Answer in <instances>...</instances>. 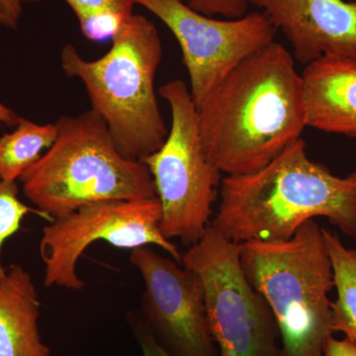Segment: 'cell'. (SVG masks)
<instances>
[{"mask_svg": "<svg viewBox=\"0 0 356 356\" xmlns=\"http://www.w3.org/2000/svg\"><path fill=\"white\" fill-rule=\"evenodd\" d=\"M206 158L229 177L261 170L307 127L303 76L283 44L243 60L197 107Z\"/></svg>", "mask_w": 356, "mask_h": 356, "instance_id": "6da1fadb", "label": "cell"}, {"mask_svg": "<svg viewBox=\"0 0 356 356\" xmlns=\"http://www.w3.org/2000/svg\"><path fill=\"white\" fill-rule=\"evenodd\" d=\"M316 217L356 238V170L339 177L309 159L300 138L250 175L222 177L210 226L227 240L280 242Z\"/></svg>", "mask_w": 356, "mask_h": 356, "instance_id": "7a4b0ae2", "label": "cell"}, {"mask_svg": "<svg viewBox=\"0 0 356 356\" xmlns=\"http://www.w3.org/2000/svg\"><path fill=\"white\" fill-rule=\"evenodd\" d=\"M163 57L159 33L146 16L133 14L102 58L86 60L72 44L60 51V67L79 79L91 107L106 123L119 153L140 161L158 151L168 137L154 90Z\"/></svg>", "mask_w": 356, "mask_h": 356, "instance_id": "3957f363", "label": "cell"}, {"mask_svg": "<svg viewBox=\"0 0 356 356\" xmlns=\"http://www.w3.org/2000/svg\"><path fill=\"white\" fill-rule=\"evenodd\" d=\"M51 147L19 178L26 197L50 220L88 204L156 197L143 161L124 158L95 110L56 122Z\"/></svg>", "mask_w": 356, "mask_h": 356, "instance_id": "277c9868", "label": "cell"}, {"mask_svg": "<svg viewBox=\"0 0 356 356\" xmlns=\"http://www.w3.org/2000/svg\"><path fill=\"white\" fill-rule=\"evenodd\" d=\"M243 273L273 311L282 356H324L332 336L334 271L323 229L307 221L287 241L240 243Z\"/></svg>", "mask_w": 356, "mask_h": 356, "instance_id": "5b68a950", "label": "cell"}, {"mask_svg": "<svg viewBox=\"0 0 356 356\" xmlns=\"http://www.w3.org/2000/svg\"><path fill=\"white\" fill-rule=\"evenodd\" d=\"M159 95L170 104L172 124L163 146L142 161L163 210L161 233L191 248L209 226L222 172L204 153L197 107L184 81L163 84Z\"/></svg>", "mask_w": 356, "mask_h": 356, "instance_id": "8992f818", "label": "cell"}, {"mask_svg": "<svg viewBox=\"0 0 356 356\" xmlns=\"http://www.w3.org/2000/svg\"><path fill=\"white\" fill-rule=\"evenodd\" d=\"M180 264L202 283L211 334L220 356H282L277 323L243 273L240 243L208 226Z\"/></svg>", "mask_w": 356, "mask_h": 356, "instance_id": "52a82bcc", "label": "cell"}, {"mask_svg": "<svg viewBox=\"0 0 356 356\" xmlns=\"http://www.w3.org/2000/svg\"><path fill=\"white\" fill-rule=\"evenodd\" d=\"M161 218L156 197L88 204L55 218L44 227L40 242L44 286L83 289L86 282L76 273L77 262L97 241L130 250L158 245L180 264L182 254L161 233Z\"/></svg>", "mask_w": 356, "mask_h": 356, "instance_id": "ba28073f", "label": "cell"}, {"mask_svg": "<svg viewBox=\"0 0 356 356\" xmlns=\"http://www.w3.org/2000/svg\"><path fill=\"white\" fill-rule=\"evenodd\" d=\"M172 31L182 51L196 107L245 58L273 43L278 30L262 11L219 20L182 0H132Z\"/></svg>", "mask_w": 356, "mask_h": 356, "instance_id": "9c48e42d", "label": "cell"}, {"mask_svg": "<svg viewBox=\"0 0 356 356\" xmlns=\"http://www.w3.org/2000/svg\"><path fill=\"white\" fill-rule=\"evenodd\" d=\"M130 262L145 283L140 317L156 341L172 356H220L198 276L149 247L134 248Z\"/></svg>", "mask_w": 356, "mask_h": 356, "instance_id": "30bf717a", "label": "cell"}, {"mask_svg": "<svg viewBox=\"0 0 356 356\" xmlns=\"http://www.w3.org/2000/svg\"><path fill=\"white\" fill-rule=\"evenodd\" d=\"M266 14L305 65L325 57L356 62V2L248 0Z\"/></svg>", "mask_w": 356, "mask_h": 356, "instance_id": "8fae6325", "label": "cell"}, {"mask_svg": "<svg viewBox=\"0 0 356 356\" xmlns=\"http://www.w3.org/2000/svg\"><path fill=\"white\" fill-rule=\"evenodd\" d=\"M307 127L356 139V62L325 57L303 74Z\"/></svg>", "mask_w": 356, "mask_h": 356, "instance_id": "7c38bea8", "label": "cell"}, {"mask_svg": "<svg viewBox=\"0 0 356 356\" xmlns=\"http://www.w3.org/2000/svg\"><path fill=\"white\" fill-rule=\"evenodd\" d=\"M38 292L23 267L11 266L0 277V356H51L39 331Z\"/></svg>", "mask_w": 356, "mask_h": 356, "instance_id": "4fadbf2b", "label": "cell"}, {"mask_svg": "<svg viewBox=\"0 0 356 356\" xmlns=\"http://www.w3.org/2000/svg\"><path fill=\"white\" fill-rule=\"evenodd\" d=\"M13 132L0 137V178L17 181L56 140L58 128L55 124H37L19 118Z\"/></svg>", "mask_w": 356, "mask_h": 356, "instance_id": "5bb4252c", "label": "cell"}, {"mask_svg": "<svg viewBox=\"0 0 356 356\" xmlns=\"http://www.w3.org/2000/svg\"><path fill=\"white\" fill-rule=\"evenodd\" d=\"M334 271L336 301L332 302V327L356 341V250L348 248L336 233L323 229Z\"/></svg>", "mask_w": 356, "mask_h": 356, "instance_id": "9a60e30c", "label": "cell"}, {"mask_svg": "<svg viewBox=\"0 0 356 356\" xmlns=\"http://www.w3.org/2000/svg\"><path fill=\"white\" fill-rule=\"evenodd\" d=\"M18 193L17 181H6L0 178V277L6 271L1 264V250L4 243L19 231L23 220L30 213L48 218L41 211L28 207L18 197Z\"/></svg>", "mask_w": 356, "mask_h": 356, "instance_id": "2e32d148", "label": "cell"}, {"mask_svg": "<svg viewBox=\"0 0 356 356\" xmlns=\"http://www.w3.org/2000/svg\"><path fill=\"white\" fill-rule=\"evenodd\" d=\"M76 14L77 20L96 13H114L125 17L132 16V0H65Z\"/></svg>", "mask_w": 356, "mask_h": 356, "instance_id": "e0dca14e", "label": "cell"}, {"mask_svg": "<svg viewBox=\"0 0 356 356\" xmlns=\"http://www.w3.org/2000/svg\"><path fill=\"white\" fill-rule=\"evenodd\" d=\"M191 8L204 15H222L229 19H238L247 14L248 0H182Z\"/></svg>", "mask_w": 356, "mask_h": 356, "instance_id": "ac0fdd59", "label": "cell"}, {"mask_svg": "<svg viewBox=\"0 0 356 356\" xmlns=\"http://www.w3.org/2000/svg\"><path fill=\"white\" fill-rule=\"evenodd\" d=\"M129 324L143 350V356H172L156 341L136 312L128 316Z\"/></svg>", "mask_w": 356, "mask_h": 356, "instance_id": "d6986e66", "label": "cell"}, {"mask_svg": "<svg viewBox=\"0 0 356 356\" xmlns=\"http://www.w3.org/2000/svg\"><path fill=\"white\" fill-rule=\"evenodd\" d=\"M42 0H0V25L16 29L26 3H36Z\"/></svg>", "mask_w": 356, "mask_h": 356, "instance_id": "ffe728a7", "label": "cell"}, {"mask_svg": "<svg viewBox=\"0 0 356 356\" xmlns=\"http://www.w3.org/2000/svg\"><path fill=\"white\" fill-rule=\"evenodd\" d=\"M324 356H356V341L346 337L337 339L331 336L327 337L323 348Z\"/></svg>", "mask_w": 356, "mask_h": 356, "instance_id": "44dd1931", "label": "cell"}, {"mask_svg": "<svg viewBox=\"0 0 356 356\" xmlns=\"http://www.w3.org/2000/svg\"><path fill=\"white\" fill-rule=\"evenodd\" d=\"M20 117L13 109L0 102V126L14 127L17 125Z\"/></svg>", "mask_w": 356, "mask_h": 356, "instance_id": "7402d4cb", "label": "cell"}, {"mask_svg": "<svg viewBox=\"0 0 356 356\" xmlns=\"http://www.w3.org/2000/svg\"><path fill=\"white\" fill-rule=\"evenodd\" d=\"M351 1L356 2V0H351Z\"/></svg>", "mask_w": 356, "mask_h": 356, "instance_id": "603a6c76", "label": "cell"}, {"mask_svg": "<svg viewBox=\"0 0 356 356\" xmlns=\"http://www.w3.org/2000/svg\"><path fill=\"white\" fill-rule=\"evenodd\" d=\"M355 241H356V238H355Z\"/></svg>", "mask_w": 356, "mask_h": 356, "instance_id": "cb8c5ba5", "label": "cell"}]
</instances>
